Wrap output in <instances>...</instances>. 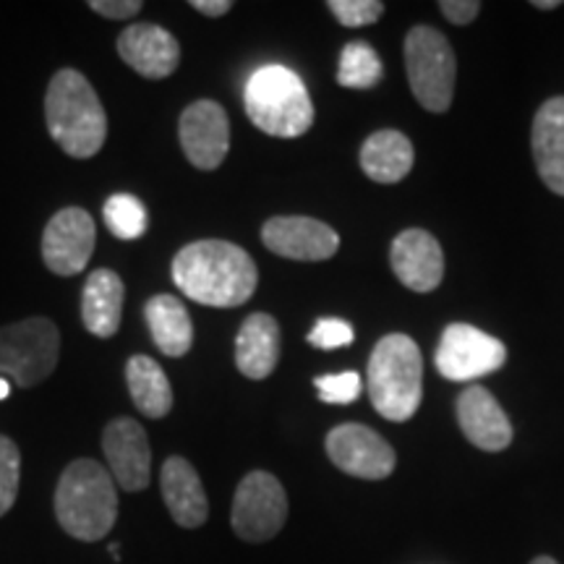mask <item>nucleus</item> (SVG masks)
<instances>
[{
    "label": "nucleus",
    "mask_w": 564,
    "mask_h": 564,
    "mask_svg": "<svg viewBox=\"0 0 564 564\" xmlns=\"http://www.w3.org/2000/svg\"><path fill=\"white\" fill-rule=\"evenodd\" d=\"M173 282L202 306L236 308L257 293L259 272L249 251L230 241H194L175 253Z\"/></svg>",
    "instance_id": "1"
},
{
    "label": "nucleus",
    "mask_w": 564,
    "mask_h": 564,
    "mask_svg": "<svg viewBox=\"0 0 564 564\" xmlns=\"http://www.w3.org/2000/svg\"><path fill=\"white\" fill-rule=\"evenodd\" d=\"M45 121L55 144L76 160L95 158L108 139V116L100 97L76 68H61L47 84Z\"/></svg>",
    "instance_id": "2"
},
{
    "label": "nucleus",
    "mask_w": 564,
    "mask_h": 564,
    "mask_svg": "<svg viewBox=\"0 0 564 564\" xmlns=\"http://www.w3.org/2000/svg\"><path fill=\"white\" fill-rule=\"evenodd\" d=\"M55 520L70 539L102 541L118 520V489L110 470L91 457L68 463L55 486Z\"/></svg>",
    "instance_id": "3"
},
{
    "label": "nucleus",
    "mask_w": 564,
    "mask_h": 564,
    "mask_svg": "<svg viewBox=\"0 0 564 564\" xmlns=\"http://www.w3.org/2000/svg\"><path fill=\"white\" fill-rule=\"evenodd\" d=\"M369 398L387 421H411L423 398V358L408 335H387L369 358Z\"/></svg>",
    "instance_id": "4"
},
{
    "label": "nucleus",
    "mask_w": 564,
    "mask_h": 564,
    "mask_svg": "<svg viewBox=\"0 0 564 564\" xmlns=\"http://www.w3.org/2000/svg\"><path fill=\"white\" fill-rule=\"evenodd\" d=\"M243 102L251 123L270 137L299 139L314 126L306 84L285 66H264L251 74Z\"/></svg>",
    "instance_id": "5"
},
{
    "label": "nucleus",
    "mask_w": 564,
    "mask_h": 564,
    "mask_svg": "<svg viewBox=\"0 0 564 564\" xmlns=\"http://www.w3.org/2000/svg\"><path fill=\"white\" fill-rule=\"evenodd\" d=\"M61 356V333L47 316L0 327V377L24 387H37L55 371Z\"/></svg>",
    "instance_id": "6"
},
{
    "label": "nucleus",
    "mask_w": 564,
    "mask_h": 564,
    "mask_svg": "<svg viewBox=\"0 0 564 564\" xmlns=\"http://www.w3.org/2000/svg\"><path fill=\"white\" fill-rule=\"evenodd\" d=\"M405 70L413 97L429 112H444L453 105L457 61L453 45L434 26H413L405 37Z\"/></svg>",
    "instance_id": "7"
},
{
    "label": "nucleus",
    "mask_w": 564,
    "mask_h": 564,
    "mask_svg": "<svg viewBox=\"0 0 564 564\" xmlns=\"http://www.w3.org/2000/svg\"><path fill=\"white\" fill-rule=\"evenodd\" d=\"M288 520V494L267 470H251L232 497L230 523L241 541L264 544L282 531Z\"/></svg>",
    "instance_id": "8"
},
{
    "label": "nucleus",
    "mask_w": 564,
    "mask_h": 564,
    "mask_svg": "<svg viewBox=\"0 0 564 564\" xmlns=\"http://www.w3.org/2000/svg\"><path fill=\"white\" fill-rule=\"evenodd\" d=\"M436 371L449 382H474L502 369L507 348L502 340L470 324H449L436 348Z\"/></svg>",
    "instance_id": "9"
},
{
    "label": "nucleus",
    "mask_w": 564,
    "mask_h": 564,
    "mask_svg": "<svg viewBox=\"0 0 564 564\" xmlns=\"http://www.w3.org/2000/svg\"><path fill=\"white\" fill-rule=\"evenodd\" d=\"M327 457L335 468L364 481H382L392 476L394 457L392 444L364 423H340L327 434Z\"/></svg>",
    "instance_id": "10"
},
{
    "label": "nucleus",
    "mask_w": 564,
    "mask_h": 564,
    "mask_svg": "<svg viewBox=\"0 0 564 564\" xmlns=\"http://www.w3.org/2000/svg\"><path fill=\"white\" fill-rule=\"evenodd\" d=\"M97 228L87 209L66 207L55 212L42 232V259L47 270L61 278H74L87 270L95 253Z\"/></svg>",
    "instance_id": "11"
},
{
    "label": "nucleus",
    "mask_w": 564,
    "mask_h": 564,
    "mask_svg": "<svg viewBox=\"0 0 564 564\" xmlns=\"http://www.w3.org/2000/svg\"><path fill=\"white\" fill-rule=\"evenodd\" d=\"M181 150L199 171H215L230 150L228 112L215 100H196L181 112Z\"/></svg>",
    "instance_id": "12"
},
{
    "label": "nucleus",
    "mask_w": 564,
    "mask_h": 564,
    "mask_svg": "<svg viewBox=\"0 0 564 564\" xmlns=\"http://www.w3.org/2000/svg\"><path fill=\"white\" fill-rule=\"evenodd\" d=\"M102 453L116 486L137 494L150 486L152 449L147 432L133 419H112L102 432Z\"/></svg>",
    "instance_id": "13"
},
{
    "label": "nucleus",
    "mask_w": 564,
    "mask_h": 564,
    "mask_svg": "<svg viewBox=\"0 0 564 564\" xmlns=\"http://www.w3.org/2000/svg\"><path fill=\"white\" fill-rule=\"evenodd\" d=\"M262 241L272 253L293 262H324L340 249V236L314 217H272L264 223Z\"/></svg>",
    "instance_id": "14"
},
{
    "label": "nucleus",
    "mask_w": 564,
    "mask_h": 564,
    "mask_svg": "<svg viewBox=\"0 0 564 564\" xmlns=\"http://www.w3.org/2000/svg\"><path fill=\"white\" fill-rule=\"evenodd\" d=\"M392 272L415 293H432L444 278V253L432 232L408 228L392 241Z\"/></svg>",
    "instance_id": "15"
},
{
    "label": "nucleus",
    "mask_w": 564,
    "mask_h": 564,
    "mask_svg": "<svg viewBox=\"0 0 564 564\" xmlns=\"http://www.w3.org/2000/svg\"><path fill=\"white\" fill-rule=\"evenodd\" d=\"M118 55L144 79H167L181 63V45L158 24H131L118 37Z\"/></svg>",
    "instance_id": "16"
},
{
    "label": "nucleus",
    "mask_w": 564,
    "mask_h": 564,
    "mask_svg": "<svg viewBox=\"0 0 564 564\" xmlns=\"http://www.w3.org/2000/svg\"><path fill=\"white\" fill-rule=\"evenodd\" d=\"M455 413L465 440L484 453H502L512 444V423L486 387L463 390Z\"/></svg>",
    "instance_id": "17"
},
{
    "label": "nucleus",
    "mask_w": 564,
    "mask_h": 564,
    "mask_svg": "<svg viewBox=\"0 0 564 564\" xmlns=\"http://www.w3.org/2000/svg\"><path fill=\"white\" fill-rule=\"evenodd\" d=\"M160 489H162V502H165L171 518L181 528H199L207 523L209 518V502L207 491L199 474L186 457L173 455L162 463L160 470Z\"/></svg>",
    "instance_id": "18"
},
{
    "label": "nucleus",
    "mask_w": 564,
    "mask_h": 564,
    "mask_svg": "<svg viewBox=\"0 0 564 564\" xmlns=\"http://www.w3.org/2000/svg\"><path fill=\"white\" fill-rule=\"evenodd\" d=\"M531 144L541 181L564 196V97H552L535 112Z\"/></svg>",
    "instance_id": "19"
},
{
    "label": "nucleus",
    "mask_w": 564,
    "mask_h": 564,
    "mask_svg": "<svg viewBox=\"0 0 564 564\" xmlns=\"http://www.w3.org/2000/svg\"><path fill=\"white\" fill-rule=\"evenodd\" d=\"M280 324L274 316L257 312L241 324L236 337V366L243 377L267 379L280 361Z\"/></svg>",
    "instance_id": "20"
},
{
    "label": "nucleus",
    "mask_w": 564,
    "mask_h": 564,
    "mask_svg": "<svg viewBox=\"0 0 564 564\" xmlns=\"http://www.w3.org/2000/svg\"><path fill=\"white\" fill-rule=\"evenodd\" d=\"M126 288L121 274L112 270H95L82 293V322L91 335L112 337L121 327Z\"/></svg>",
    "instance_id": "21"
},
{
    "label": "nucleus",
    "mask_w": 564,
    "mask_h": 564,
    "mask_svg": "<svg viewBox=\"0 0 564 564\" xmlns=\"http://www.w3.org/2000/svg\"><path fill=\"white\" fill-rule=\"evenodd\" d=\"M144 316L147 324H150L152 340L160 348V352H165L171 358H181L192 350L194 324L186 303L181 299L167 293L152 295L144 306Z\"/></svg>",
    "instance_id": "22"
},
{
    "label": "nucleus",
    "mask_w": 564,
    "mask_h": 564,
    "mask_svg": "<svg viewBox=\"0 0 564 564\" xmlns=\"http://www.w3.org/2000/svg\"><path fill=\"white\" fill-rule=\"evenodd\" d=\"M358 160L373 183H400L413 167V144L405 133L384 129L364 141Z\"/></svg>",
    "instance_id": "23"
},
{
    "label": "nucleus",
    "mask_w": 564,
    "mask_h": 564,
    "mask_svg": "<svg viewBox=\"0 0 564 564\" xmlns=\"http://www.w3.org/2000/svg\"><path fill=\"white\" fill-rule=\"evenodd\" d=\"M126 382H129L133 405L147 419H165L173 411L171 379L154 358L144 356V352L131 356L126 364Z\"/></svg>",
    "instance_id": "24"
},
{
    "label": "nucleus",
    "mask_w": 564,
    "mask_h": 564,
    "mask_svg": "<svg viewBox=\"0 0 564 564\" xmlns=\"http://www.w3.org/2000/svg\"><path fill=\"white\" fill-rule=\"evenodd\" d=\"M382 82V61L366 42L345 45L337 66V84L348 89H371Z\"/></svg>",
    "instance_id": "25"
},
{
    "label": "nucleus",
    "mask_w": 564,
    "mask_h": 564,
    "mask_svg": "<svg viewBox=\"0 0 564 564\" xmlns=\"http://www.w3.org/2000/svg\"><path fill=\"white\" fill-rule=\"evenodd\" d=\"M102 220L121 241H137L150 228L147 207L131 194H112L102 207Z\"/></svg>",
    "instance_id": "26"
},
{
    "label": "nucleus",
    "mask_w": 564,
    "mask_h": 564,
    "mask_svg": "<svg viewBox=\"0 0 564 564\" xmlns=\"http://www.w3.org/2000/svg\"><path fill=\"white\" fill-rule=\"evenodd\" d=\"M21 453L11 436L0 434V518L11 510L19 497Z\"/></svg>",
    "instance_id": "27"
},
{
    "label": "nucleus",
    "mask_w": 564,
    "mask_h": 564,
    "mask_svg": "<svg viewBox=\"0 0 564 564\" xmlns=\"http://www.w3.org/2000/svg\"><path fill=\"white\" fill-rule=\"evenodd\" d=\"M316 392H319L322 403L329 405H348L356 403L358 394H361V377L356 371H343V373H327V377L314 379Z\"/></svg>",
    "instance_id": "28"
},
{
    "label": "nucleus",
    "mask_w": 564,
    "mask_h": 564,
    "mask_svg": "<svg viewBox=\"0 0 564 564\" xmlns=\"http://www.w3.org/2000/svg\"><path fill=\"white\" fill-rule=\"evenodd\" d=\"M327 6L343 26L377 24L384 13V3L379 0H329Z\"/></svg>",
    "instance_id": "29"
},
{
    "label": "nucleus",
    "mask_w": 564,
    "mask_h": 564,
    "mask_svg": "<svg viewBox=\"0 0 564 564\" xmlns=\"http://www.w3.org/2000/svg\"><path fill=\"white\" fill-rule=\"evenodd\" d=\"M352 340H356V333H352L350 324L343 319H319L314 324L312 333H308V343L322 350L345 348V345H350Z\"/></svg>",
    "instance_id": "30"
},
{
    "label": "nucleus",
    "mask_w": 564,
    "mask_h": 564,
    "mask_svg": "<svg viewBox=\"0 0 564 564\" xmlns=\"http://www.w3.org/2000/svg\"><path fill=\"white\" fill-rule=\"evenodd\" d=\"M89 9L100 13L102 19L123 21L137 17V13L144 9V3H141V0H91Z\"/></svg>",
    "instance_id": "31"
},
{
    "label": "nucleus",
    "mask_w": 564,
    "mask_h": 564,
    "mask_svg": "<svg viewBox=\"0 0 564 564\" xmlns=\"http://www.w3.org/2000/svg\"><path fill=\"white\" fill-rule=\"evenodd\" d=\"M440 11L444 13V19L463 26L470 24V21L481 13V3H478V0H442Z\"/></svg>",
    "instance_id": "32"
},
{
    "label": "nucleus",
    "mask_w": 564,
    "mask_h": 564,
    "mask_svg": "<svg viewBox=\"0 0 564 564\" xmlns=\"http://www.w3.org/2000/svg\"><path fill=\"white\" fill-rule=\"evenodd\" d=\"M192 9L209 19H220L232 9V3L230 0H192Z\"/></svg>",
    "instance_id": "33"
},
{
    "label": "nucleus",
    "mask_w": 564,
    "mask_h": 564,
    "mask_svg": "<svg viewBox=\"0 0 564 564\" xmlns=\"http://www.w3.org/2000/svg\"><path fill=\"white\" fill-rule=\"evenodd\" d=\"M533 6L535 9H541V11H552V9H560V0H533Z\"/></svg>",
    "instance_id": "34"
},
{
    "label": "nucleus",
    "mask_w": 564,
    "mask_h": 564,
    "mask_svg": "<svg viewBox=\"0 0 564 564\" xmlns=\"http://www.w3.org/2000/svg\"><path fill=\"white\" fill-rule=\"evenodd\" d=\"M9 392H11V384H9V379H3V377H0V400H6V398H9Z\"/></svg>",
    "instance_id": "35"
},
{
    "label": "nucleus",
    "mask_w": 564,
    "mask_h": 564,
    "mask_svg": "<svg viewBox=\"0 0 564 564\" xmlns=\"http://www.w3.org/2000/svg\"><path fill=\"white\" fill-rule=\"evenodd\" d=\"M531 564H560V562H556L554 556H535Z\"/></svg>",
    "instance_id": "36"
}]
</instances>
